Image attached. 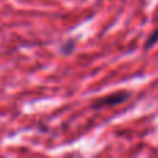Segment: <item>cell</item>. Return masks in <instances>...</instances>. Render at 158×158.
<instances>
[{
  "label": "cell",
  "instance_id": "obj_1",
  "mask_svg": "<svg viewBox=\"0 0 158 158\" xmlns=\"http://www.w3.org/2000/svg\"><path fill=\"white\" fill-rule=\"evenodd\" d=\"M131 97V93L125 92V90H119V92L111 93V94H107L104 97H100L92 104V107L94 110H101V108H107V107H115L119 106V104L125 103L126 100H129Z\"/></svg>",
  "mask_w": 158,
  "mask_h": 158
},
{
  "label": "cell",
  "instance_id": "obj_2",
  "mask_svg": "<svg viewBox=\"0 0 158 158\" xmlns=\"http://www.w3.org/2000/svg\"><path fill=\"white\" fill-rule=\"evenodd\" d=\"M156 43H158V28H157L156 31H153V32H151V35L147 38V40H146V44H144V50L153 49V47L156 46Z\"/></svg>",
  "mask_w": 158,
  "mask_h": 158
},
{
  "label": "cell",
  "instance_id": "obj_3",
  "mask_svg": "<svg viewBox=\"0 0 158 158\" xmlns=\"http://www.w3.org/2000/svg\"><path fill=\"white\" fill-rule=\"evenodd\" d=\"M75 49V42L71 40V42H67L65 44H63L61 46V52L64 53V54H71L72 52H74Z\"/></svg>",
  "mask_w": 158,
  "mask_h": 158
}]
</instances>
